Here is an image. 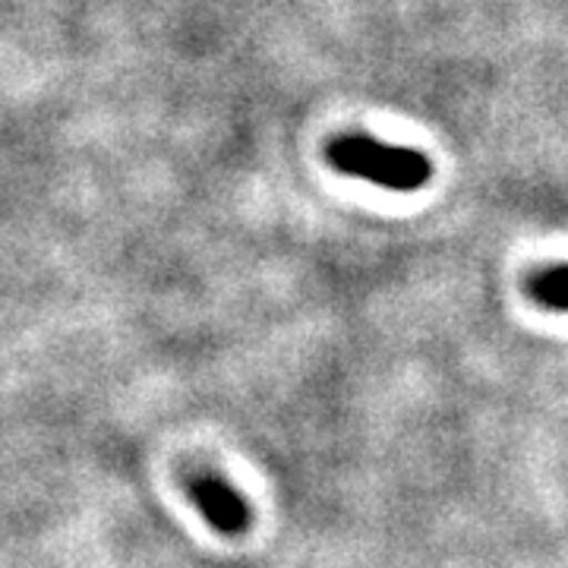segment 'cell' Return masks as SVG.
Returning a JSON list of instances; mask_svg holds the SVG:
<instances>
[{
  "label": "cell",
  "instance_id": "obj_3",
  "mask_svg": "<svg viewBox=\"0 0 568 568\" xmlns=\"http://www.w3.org/2000/svg\"><path fill=\"white\" fill-rule=\"evenodd\" d=\"M534 297L540 304L568 310V268H549L534 282Z\"/></svg>",
  "mask_w": 568,
  "mask_h": 568
},
{
  "label": "cell",
  "instance_id": "obj_2",
  "mask_svg": "<svg viewBox=\"0 0 568 568\" xmlns=\"http://www.w3.org/2000/svg\"><path fill=\"white\" fill-rule=\"evenodd\" d=\"M190 499L196 503V508L205 515V521L222 534H241L250 521L244 496L231 487L224 477L212 474V470H196L190 480Z\"/></svg>",
  "mask_w": 568,
  "mask_h": 568
},
{
  "label": "cell",
  "instance_id": "obj_1",
  "mask_svg": "<svg viewBox=\"0 0 568 568\" xmlns=\"http://www.w3.org/2000/svg\"><path fill=\"white\" fill-rule=\"evenodd\" d=\"M325 159L347 178H361L395 193H414L433 178V164L424 152L405 149V145H388L361 133H345L328 142Z\"/></svg>",
  "mask_w": 568,
  "mask_h": 568
}]
</instances>
